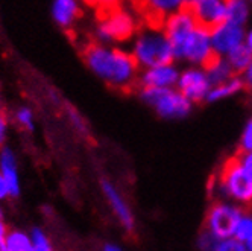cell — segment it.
<instances>
[{
  "instance_id": "23",
  "label": "cell",
  "mask_w": 252,
  "mask_h": 251,
  "mask_svg": "<svg viewBox=\"0 0 252 251\" xmlns=\"http://www.w3.org/2000/svg\"><path fill=\"white\" fill-rule=\"evenodd\" d=\"M214 251H248V248L245 242L231 236V238L219 239L214 247Z\"/></svg>"
},
{
  "instance_id": "7",
  "label": "cell",
  "mask_w": 252,
  "mask_h": 251,
  "mask_svg": "<svg viewBox=\"0 0 252 251\" xmlns=\"http://www.w3.org/2000/svg\"><path fill=\"white\" fill-rule=\"evenodd\" d=\"M199 26L193 17L191 11L189 8H181L170 14L164 25H163V32L167 37L173 52H175V58L178 57L179 50L190 37V34Z\"/></svg>"
},
{
  "instance_id": "9",
  "label": "cell",
  "mask_w": 252,
  "mask_h": 251,
  "mask_svg": "<svg viewBox=\"0 0 252 251\" xmlns=\"http://www.w3.org/2000/svg\"><path fill=\"white\" fill-rule=\"evenodd\" d=\"M178 90L181 92L189 101L201 102L207 99V95L211 88V81L207 75V72L202 67H189L179 73L178 78Z\"/></svg>"
},
{
  "instance_id": "13",
  "label": "cell",
  "mask_w": 252,
  "mask_h": 251,
  "mask_svg": "<svg viewBox=\"0 0 252 251\" xmlns=\"http://www.w3.org/2000/svg\"><path fill=\"white\" fill-rule=\"evenodd\" d=\"M178 78H179V72L173 66V63H170V64H161V66L146 69L145 73L140 76L138 84L141 87L170 88L176 85Z\"/></svg>"
},
{
  "instance_id": "6",
  "label": "cell",
  "mask_w": 252,
  "mask_h": 251,
  "mask_svg": "<svg viewBox=\"0 0 252 251\" xmlns=\"http://www.w3.org/2000/svg\"><path fill=\"white\" fill-rule=\"evenodd\" d=\"M245 209L236 203L219 201L214 203L205 216V230L210 231L214 238L225 239L231 238L236 233V227L242 218Z\"/></svg>"
},
{
  "instance_id": "19",
  "label": "cell",
  "mask_w": 252,
  "mask_h": 251,
  "mask_svg": "<svg viewBox=\"0 0 252 251\" xmlns=\"http://www.w3.org/2000/svg\"><path fill=\"white\" fill-rule=\"evenodd\" d=\"M2 175L5 178V181L9 189L11 196H17L20 193V186H19V177H17L15 171V163H14V157L9 151H3L2 155Z\"/></svg>"
},
{
  "instance_id": "4",
  "label": "cell",
  "mask_w": 252,
  "mask_h": 251,
  "mask_svg": "<svg viewBox=\"0 0 252 251\" xmlns=\"http://www.w3.org/2000/svg\"><path fill=\"white\" fill-rule=\"evenodd\" d=\"M143 101H146L155 111L166 119L184 117L191 110V101H189L179 90L158 87H143L140 92Z\"/></svg>"
},
{
  "instance_id": "22",
  "label": "cell",
  "mask_w": 252,
  "mask_h": 251,
  "mask_svg": "<svg viewBox=\"0 0 252 251\" xmlns=\"http://www.w3.org/2000/svg\"><path fill=\"white\" fill-rule=\"evenodd\" d=\"M234 238H237L242 242H249L252 239V210H245L242 218L236 227Z\"/></svg>"
},
{
  "instance_id": "32",
  "label": "cell",
  "mask_w": 252,
  "mask_h": 251,
  "mask_svg": "<svg viewBox=\"0 0 252 251\" xmlns=\"http://www.w3.org/2000/svg\"><path fill=\"white\" fill-rule=\"evenodd\" d=\"M103 251H123L120 247H117V245H114V244H106L105 247H103Z\"/></svg>"
},
{
  "instance_id": "20",
  "label": "cell",
  "mask_w": 252,
  "mask_h": 251,
  "mask_svg": "<svg viewBox=\"0 0 252 251\" xmlns=\"http://www.w3.org/2000/svg\"><path fill=\"white\" fill-rule=\"evenodd\" d=\"M249 0H226V20L245 26L249 19Z\"/></svg>"
},
{
  "instance_id": "35",
  "label": "cell",
  "mask_w": 252,
  "mask_h": 251,
  "mask_svg": "<svg viewBox=\"0 0 252 251\" xmlns=\"http://www.w3.org/2000/svg\"><path fill=\"white\" fill-rule=\"evenodd\" d=\"M3 140V125L0 123V142Z\"/></svg>"
},
{
  "instance_id": "27",
  "label": "cell",
  "mask_w": 252,
  "mask_h": 251,
  "mask_svg": "<svg viewBox=\"0 0 252 251\" xmlns=\"http://www.w3.org/2000/svg\"><path fill=\"white\" fill-rule=\"evenodd\" d=\"M243 82H245V87L248 88H252V61L249 63V66L245 69L243 72Z\"/></svg>"
},
{
  "instance_id": "29",
  "label": "cell",
  "mask_w": 252,
  "mask_h": 251,
  "mask_svg": "<svg viewBox=\"0 0 252 251\" xmlns=\"http://www.w3.org/2000/svg\"><path fill=\"white\" fill-rule=\"evenodd\" d=\"M19 119H20V122H23L28 128H32V123H31V113H29V110H23L20 114H19Z\"/></svg>"
},
{
  "instance_id": "24",
  "label": "cell",
  "mask_w": 252,
  "mask_h": 251,
  "mask_svg": "<svg viewBox=\"0 0 252 251\" xmlns=\"http://www.w3.org/2000/svg\"><path fill=\"white\" fill-rule=\"evenodd\" d=\"M31 241H32V245H33L35 251H52V245H50L49 239L46 238V235L40 228H33L32 230Z\"/></svg>"
},
{
  "instance_id": "21",
  "label": "cell",
  "mask_w": 252,
  "mask_h": 251,
  "mask_svg": "<svg viewBox=\"0 0 252 251\" xmlns=\"http://www.w3.org/2000/svg\"><path fill=\"white\" fill-rule=\"evenodd\" d=\"M5 245L8 251H33V245L29 236L22 231H11L8 233Z\"/></svg>"
},
{
  "instance_id": "11",
  "label": "cell",
  "mask_w": 252,
  "mask_h": 251,
  "mask_svg": "<svg viewBox=\"0 0 252 251\" xmlns=\"http://www.w3.org/2000/svg\"><path fill=\"white\" fill-rule=\"evenodd\" d=\"M245 29L240 25L231 23L228 20L222 22L210 31L211 44L214 52L220 57H225L229 50L245 43Z\"/></svg>"
},
{
  "instance_id": "25",
  "label": "cell",
  "mask_w": 252,
  "mask_h": 251,
  "mask_svg": "<svg viewBox=\"0 0 252 251\" xmlns=\"http://www.w3.org/2000/svg\"><path fill=\"white\" fill-rule=\"evenodd\" d=\"M239 149L240 152L252 151V119H249L248 123L245 125L242 137H240V143H239Z\"/></svg>"
},
{
  "instance_id": "36",
  "label": "cell",
  "mask_w": 252,
  "mask_h": 251,
  "mask_svg": "<svg viewBox=\"0 0 252 251\" xmlns=\"http://www.w3.org/2000/svg\"><path fill=\"white\" fill-rule=\"evenodd\" d=\"M246 248H248V251H252V239L249 242H246Z\"/></svg>"
},
{
  "instance_id": "15",
  "label": "cell",
  "mask_w": 252,
  "mask_h": 251,
  "mask_svg": "<svg viewBox=\"0 0 252 251\" xmlns=\"http://www.w3.org/2000/svg\"><path fill=\"white\" fill-rule=\"evenodd\" d=\"M202 69L207 72V75L211 81V85L214 84H219V82H223L232 76H236V73L232 72L231 66L228 64L226 58L225 57H220L218 53H214V55L202 66Z\"/></svg>"
},
{
  "instance_id": "28",
  "label": "cell",
  "mask_w": 252,
  "mask_h": 251,
  "mask_svg": "<svg viewBox=\"0 0 252 251\" xmlns=\"http://www.w3.org/2000/svg\"><path fill=\"white\" fill-rule=\"evenodd\" d=\"M9 195V189H8V184L5 181L3 175H0V200L6 198V196Z\"/></svg>"
},
{
  "instance_id": "12",
  "label": "cell",
  "mask_w": 252,
  "mask_h": 251,
  "mask_svg": "<svg viewBox=\"0 0 252 251\" xmlns=\"http://www.w3.org/2000/svg\"><path fill=\"white\" fill-rule=\"evenodd\" d=\"M189 9L197 25L208 31L226 20V0H196Z\"/></svg>"
},
{
  "instance_id": "34",
  "label": "cell",
  "mask_w": 252,
  "mask_h": 251,
  "mask_svg": "<svg viewBox=\"0 0 252 251\" xmlns=\"http://www.w3.org/2000/svg\"><path fill=\"white\" fill-rule=\"evenodd\" d=\"M196 3V0H183V8H190Z\"/></svg>"
},
{
  "instance_id": "37",
  "label": "cell",
  "mask_w": 252,
  "mask_h": 251,
  "mask_svg": "<svg viewBox=\"0 0 252 251\" xmlns=\"http://www.w3.org/2000/svg\"><path fill=\"white\" fill-rule=\"evenodd\" d=\"M2 216H3V213H2V209H0V221H2Z\"/></svg>"
},
{
  "instance_id": "26",
  "label": "cell",
  "mask_w": 252,
  "mask_h": 251,
  "mask_svg": "<svg viewBox=\"0 0 252 251\" xmlns=\"http://www.w3.org/2000/svg\"><path fill=\"white\" fill-rule=\"evenodd\" d=\"M218 241H219L218 238H214L210 231H207L204 228L199 239H197V245H199V248L202 251H214V247H216V244H218Z\"/></svg>"
},
{
  "instance_id": "14",
  "label": "cell",
  "mask_w": 252,
  "mask_h": 251,
  "mask_svg": "<svg viewBox=\"0 0 252 251\" xmlns=\"http://www.w3.org/2000/svg\"><path fill=\"white\" fill-rule=\"evenodd\" d=\"M102 190L106 196L108 203H110V206L113 207L114 213L117 215L119 221L123 224V227L126 230H132L134 228V216L131 213V209L125 203V200L117 192V189L110 181H102Z\"/></svg>"
},
{
  "instance_id": "31",
  "label": "cell",
  "mask_w": 252,
  "mask_h": 251,
  "mask_svg": "<svg viewBox=\"0 0 252 251\" xmlns=\"http://www.w3.org/2000/svg\"><path fill=\"white\" fill-rule=\"evenodd\" d=\"M245 44L252 50V29H249V31L245 34Z\"/></svg>"
},
{
  "instance_id": "1",
  "label": "cell",
  "mask_w": 252,
  "mask_h": 251,
  "mask_svg": "<svg viewBox=\"0 0 252 251\" xmlns=\"http://www.w3.org/2000/svg\"><path fill=\"white\" fill-rule=\"evenodd\" d=\"M82 58L108 84L129 92L138 84V63L132 53L120 49H105L97 43H88L82 49Z\"/></svg>"
},
{
  "instance_id": "18",
  "label": "cell",
  "mask_w": 252,
  "mask_h": 251,
  "mask_svg": "<svg viewBox=\"0 0 252 251\" xmlns=\"http://www.w3.org/2000/svg\"><path fill=\"white\" fill-rule=\"evenodd\" d=\"M53 14L60 25L68 26L73 23L78 17H81V11L76 6L75 0H57L53 6Z\"/></svg>"
},
{
  "instance_id": "30",
  "label": "cell",
  "mask_w": 252,
  "mask_h": 251,
  "mask_svg": "<svg viewBox=\"0 0 252 251\" xmlns=\"http://www.w3.org/2000/svg\"><path fill=\"white\" fill-rule=\"evenodd\" d=\"M6 236H8V230H6V225L0 221V244H3L6 241Z\"/></svg>"
},
{
  "instance_id": "3",
  "label": "cell",
  "mask_w": 252,
  "mask_h": 251,
  "mask_svg": "<svg viewBox=\"0 0 252 251\" xmlns=\"http://www.w3.org/2000/svg\"><path fill=\"white\" fill-rule=\"evenodd\" d=\"M218 183L220 192L232 203L252 206V175L242 166L237 155L225 161Z\"/></svg>"
},
{
  "instance_id": "16",
  "label": "cell",
  "mask_w": 252,
  "mask_h": 251,
  "mask_svg": "<svg viewBox=\"0 0 252 251\" xmlns=\"http://www.w3.org/2000/svg\"><path fill=\"white\" fill-rule=\"evenodd\" d=\"M245 88V82L242 78L239 76H232L223 82H219V84H214L211 85L210 92L207 95V99L210 102H218V101H222L225 98H229L232 95L239 93L240 90Z\"/></svg>"
},
{
  "instance_id": "2",
  "label": "cell",
  "mask_w": 252,
  "mask_h": 251,
  "mask_svg": "<svg viewBox=\"0 0 252 251\" xmlns=\"http://www.w3.org/2000/svg\"><path fill=\"white\" fill-rule=\"evenodd\" d=\"M138 66L155 67L161 64H170L175 60V52L164 35L163 29L146 28L140 32L134 46V53Z\"/></svg>"
},
{
  "instance_id": "5",
  "label": "cell",
  "mask_w": 252,
  "mask_h": 251,
  "mask_svg": "<svg viewBox=\"0 0 252 251\" xmlns=\"http://www.w3.org/2000/svg\"><path fill=\"white\" fill-rule=\"evenodd\" d=\"M96 17L99 20V32L103 38L126 41L137 31L134 17L128 11H125L122 5L96 9Z\"/></svg>"
},
{
  "instance_id": "33",
  "label": "cell",
  "mask_w": 252,
  "mask_h": 251,
  "mask_svg": "<svg viewBox=\"0 0 252 251\" xmlns=\"http://www.w3.org/2000/svg\"><path fill=\"white\" fill-rule=\"evenodd\" d=\"M128 2H129V3H131V6L137 11V9H138V6L141 5L143 0H128Z\"/></svg>"
},
{
  "instance_id": "17",
  "label": "cell",
  "mask_w": 252,
  "mask_h": 251,
  "mask_svg": "<svg viewBox=\"0 0 252 251\" xmlns=\"http://www.w3.org/2000/svg\"><path fill=\"white\" fill-rule=\"evenodd\" d=\"M228 64L231 66L234 73H243L245 69L249 66V63L252 61V50L245 44H239L237 47H234L232 50H229L225 55Z\"/></svg>"
},
{
  "instance_id": "10",
  "label": "cell",
  "mask_w": 252,
  "mask_h": 251,
  "mask_svg": "<svg viewBox=\"0 0 252 251\" xmlns=\"http://www.w3.org/2000/svg\"><path fill=\"white\" fill-rule=\"evenodd\" d=\"M183 8V0H143L135 11L145 28L163 29L166 19Z\"/></svg>"
},
{
  "instance_id": "8",
  "label": "cell",
  "mask_w": 252,
  "mask_h": 251,
  "mask_svg": "<svg viewBox=\"0 0 252 251\" xmlns=\"http://www.w3.org/2000/svg\"><path fill=\"white\" fill-rule=\"evenodd\" d=\"M214 53L216 52L211 44L210 31L202 26H197L190 34V37L187 38V41L184 43L181 50H179L176 58L202 67Z\"/></svg>"
}]
</instances>
